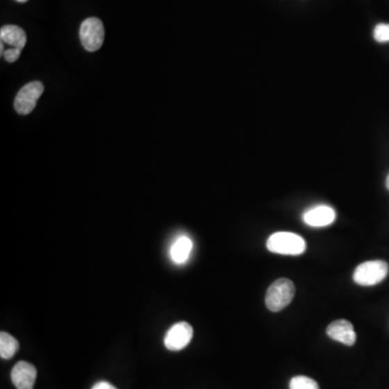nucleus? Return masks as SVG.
Instances as JSON below:
<instances>
[{"instance_id": "obj_4", "label": "nucleus", "mask_w": 389, "mask_h": 389, "mask_svg": "<svg viewBox=\"0 0 389 389\" xmlns=\"http://www.w3.org/2000/svg\"><path fill=\"white\" fill-rule=\"evenodd\" d=\"M81 40L87 51L94 52L102 47L104 42V26L101 19L89 17L81 23Z\"/></svg>"}, {"instance_id": "obj_7", "label": "nucleus", "mask_w": 389, "mask_h": 389, "mask_svg": "<svg viewBox=\"0 0 389 389\" xmlns=\"http://www.w3.org/2000/svg\"><path fill=\"white\" fill-rule=\"evenodd\" d=\"M336 219V210L326 204H319L311 208L303 214L305 223L311 227L329 226Z\"/></svg>"}, {"instance_id": "obj_12", "label": "nucleus", "mask_w": 389, "mask_h": 389, "mask_svg": "<svg viewBox=\"0 0 389 389\" xmlns=\"http://www.w3.org/2000/svg\"><path fill=\"white\" fill-rule=\"evenodd\" d=\"M19 342L7 332L0 333V357L3 359H11L19 349Z\"/></svg>"}, {"instance_id": "obj_2", "label": "nucleus", "mask_w": 389, "mask_h": 389, "mask_svg": "<svg viewBox=\"0 0 389 389\" xmlns=\"http://www.w3.org/2000/svg\"><path fill=\"white\" fill-rule=\"evenodd\" d=\"M295 295V283L287 278H280L272 282L268 288L265 297L266 306L270 311L278 313L291 303Z\"/></svg>"}, {"instance_id": "obj_10", "label": "nucleus", "mask_w": 389, "mask_h": 389, "mask_svg": "<svg viewBox=\"0 0 389 389\" xmlns=\"http://www.w3.org/2000/svg\"><path fill=\"white\" fill-rule=\"evenodd\" d=\"M0 39L3 44L23 50L26 44V34L17 25H5L0 29Z\"/></svg>"}, {"instance_id": "obj_6", "label": "nucleus", "mask_w": 389, "mask_h": 389, "mask_svg": "<svg viewBox=\"0 0 389 389\" xmlns=\"http://www.w3.org/2000/svg\"><path fill=\"white\" fill-rule=\"evenodd\" d=\"M192 336V326L188 322L182 321L169 329L165 336V346L167 349L178 351L190 344Z\"/></svg>"}, {"instance_id": "obj_3", "label": "nucleus", "mask_w": 389, "mask_h": 389, "mask_svg": "<svg viewBox=\"0 0 389 389\" xmlns=\"http://www.w3.org/2000/svg\"><path fill=\"white\" fill-rule=\"evenodd\" d=\"M388 272L389 266L385 260H367L357 266L354 272V281L363 287L375 285L382 282Z\"/></svg>"}, {"instance_id": "obj_8", "label": "nucleus", "mask_w": 389, "mask_h": 389, "mask_svg": "<svg viewBox=\"0 0 389 389\" xmlns=\"http://www.w3.org/2000/svg\"><path fill=\"white\" fill-rule=\"evenodd\" d=\"M36 377V367L26 361H19L11 371V379L17 389L34 388Z\"/></svg>"}, {"instance_id": "obj_5", "label": "nucleus", "mask_w": 389, "mask_h": 389, "mask_svg": "<svg viewBox=\"0 0 389 389\" xmlns=\"http://www.w3.org/2000/svg\"><path fill=\"white\" fill-rule=\"evenodd\" d=\"M44 93V85L39 81L27 83L17 92L15 108L19 115H28L36 107L37 101Z\"/></svg>"}, {"instance_id": "obj_11", "label": "nucleus", "mask_w": 389, "mask_h": 389, "mask_svg": "<svg viewBox=\"0 0 389 389\" xmlns=\"http://www.w3.org/2000/svg\"><path fill=\"white\" fill-rule=\"evenodd\" d=\"M192 242L188 237L183 236L173 243L171 247V258L176 264H183L190 258V252H192Z\"/></svg>"}, {"instance_id": "obj_14", "label": "nucleus", "mask_w": 389, "mask_h": 389, "mask_svg": "<svg viewBox=\"0 0 389 389\" xmlns=\"http://www.w3.org/2000/svg\"><path fill=\"white\" fill-rule=\"evenodd\" d=\"M373 37L377 42H389V24L381 23L375 26Z\"/></svg>"}, {"instance_id": "obj_9", "label": "nucleus", "mask_w": 389, "mask_h": 389, "mask_svg": "<svg viewBox=\"0 0 389 389\" xmlns=\"http://www.w3.org/2000/svg\"><path fill=\"white\" fill-rule=\"evenodd\" d=\"M326 334L332 340L347 346H353L357 340L353 324L345 319H340L329 324Z\"/></svg>"}, {"instance_id": "obj_16", "label": "nucleus", "mask_w": 389, "mask_h": 389, "mask_svg": "<svg viewBox=\"0 0 389 389\" xmlns=\"http://www.w3.org/2000/svg\"><path fill=\"white\" fill-rule=\"evenodd\" d=\"M91 389H117L114 385L110 384L108 382H97V384L93 385Z\"/></svg>"}, {"instance_id": "obj_15", "label": "nucleus", "mask_w": 389, "mask_h": 389, "mask_svg": "<svg viewBox=\"0 0 389 389\" xmlns=\"http://www.w3.org/2000/svg\"><path fill=\"white\" fill-rule=\"evenodd\" d=\"M21 53H22V50H21V49L10 48L7 49V50L3 52V56L6 61L9 62V63H13V62L17 61V58H19Z\"/></svg>"}, {"instance_id": "obj_17", "label": "nucleus", "mask_w": 389, "mask_h": 389, "mask_svg": "<svg viewBox=\"0 0 389 389\" xmlns=\"http://www.w3.org/2000/svg\"><path fill=\"white\" fill-rule=\"evenodd\" d=\"M386 188H388V190H389V174H388V176H387V179H386Z\"/></svg>"}, {"instance_id": "obj_18", "label": "nucleus", "mask_w": 389, "mask_h": 389, "mask_svg": "<svg viewBox=\"0 0 389 389\" xmlns=\"http://www.w3.org/2000/svg\"><path fill=\"white\" fill-rule=\"evenodd\" d=\"M19 3H26L27 0H17Z\"/></svg>"}, {"instance_id": "obj_1", "label": "nucleus", "mask_w": 389, "mask_h": 389, "mask_svg": "<svg viewBox=\"0 0 389 389\" xmlns=\"http://www.w3.org/2000/svg\"><path fill=\"white\" fill-rule=\"evenodd\" d=\"M266 247L270 252L282 256H301L306 250V242L297 233L278 231L268 238Z\"/></svg>"}, {"instance_id": "obj_13", "label": "nucleus", "mask_w": 389, "mask_h": 389, "mask_svg": "<svg viewBox=\"0 0 389 389\" xmlns=\"http://www.w3.org/2000/svg\"><path fill=\"white\" fill-rule=\"evenodd\" d=\"M290 389H319L318 383L308 376H295L290 381Z\"/></svg>"}]
</instances>
